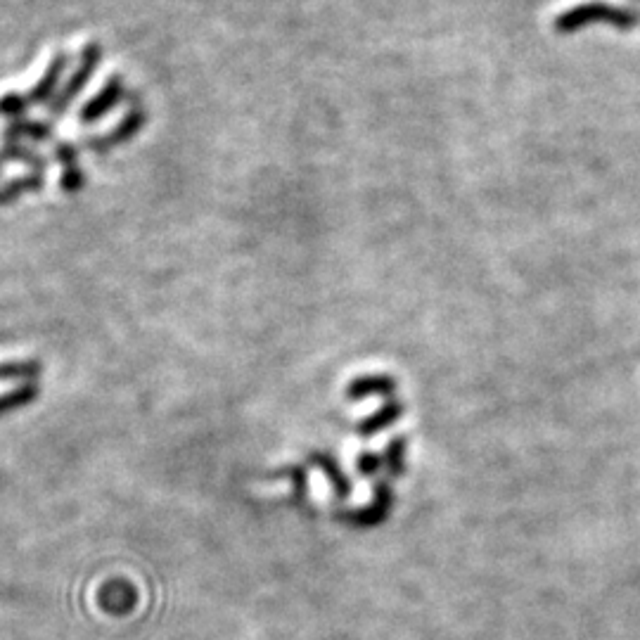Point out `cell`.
I'll return each instance as SVG.
<instances>
[{"mask_svg": "<svg viewBox=\"0 0 640 640\" xmlns=\"http://www.w3.org/2000/svg\"><path fill=\"white\" fill-rule=\"evenodd\" d=\"M27 110H31L29 100H27V93H5L0 95V117L3 119H19L27 114Z\"/></svg>", "mask_w": 640, "mask_h": 640, "instance_id": "ac0fdd59", "label": "cell"}, {"mask_svg": "<svg viewBox=\"0 0 640 640\" xmlns=\"http://www.w3.org/2000/svg\"><path fill=\"white\" fill-rule=\"evenodd\" d=\"M406 448H408V441L403 434H396V437L387 444V448H384L382 458H384V470H387V479H399L403 472H406Z\"/></svg>", "mask_w": 640, "mask_h": 640, "instance_id": "9a60e30c", "label": "cell"}, {"mask_svg": "<svg viewBox=\"0 0 640 640\" xmlns=\"http://www.w3.org/2000/svg\"><path fill=\"white\" fill-rule=\"evenodd\" d=\"M102 62V46L98 41H88L81 50L79 62H76L74 72L67 76V81H62V88L57 91L55 100L48 105V119H60L69 107L74 105V100L86 91V86L98 72Z\"/></svg>", "mask_w": 640, "mask_h": 640, "instance_id": "6da1fadb", "label": "cell"}, {"mask_svg": "<svg viewBox=\"0 0 640 640\" xmlns=\"http://www.w3.org/2000/svg\"><path fill=\"white\" fill-rule=\"evenodd\" d=\"M53 159L62 166H74L79 164V147L74 143H67V140H55L53 143Z\"/></svg>", "mask_w": 640, "mask_h": 640, "instance_id": "ffe728a7", "label": "cell"}, {"mask_svg": "<svg viewBox=\"0 0 640 640\" xmlns=\"http://www.w3.org/2000/svg\"><path fill=\"white\" fill-rule=\"evenodd\" d=\"M98 603L102 610L112 614H126L136 605V588L126 584V581H107V584L100 588Z\"/></svg>", "mask_w": 640, "mask_h": 640, "instance_id": "30bf717a", "label": "cell"}, {"mask_svg": "<svg viewBox=\"0 0 640 640\" xmlns=\"http://www.w3.org/2000/svg\"><path fill=\"white\" fill-rule=\"evenodd\" d=\"M60 188L67 192V195H76V192H81L83 188H86V174H83V169L79 164L64 166L62 174H60Z\"/></svg>", "mask_w": 640, "mask_h": 640, "instance_id": "d6986e66", "label": "cell"}, {"mask_svg": "<svg viewBox=\"0 0 640 640\" xmlns=\"http://www.w3.org/2000/svg\"><path fill=\"white\" fill-rule=\"evenodd\" d=\"M593 22H610L612 27L629 31L638 24V17L633 15L631 10L614 8L610 3H584L562 12V15L555 19V31H558V34H572V31L584 29Z\"/></svg>", "mask_w": 640, "mask_h": 640, "instance_id": "7a4b0ae2", "label": "cell"}, {"mask_svg": "<svg viewBox=\"0 0 640 640\" xmlns=\"http://www.w3.org/2000/svg\"><path fill=\"white\" fill-rule=\"evenodd\" d=\"M356 465H358V472H361L363 477H377V475H380L382 467H384V458L380 456V453L366 451V453H361V456H358Z\"/></svg>", "mask_w": 640, "mask_h": 640, "instance_id": "44dd1931", "label": "cell"}, {"mask_svg": "<svg viewBox=\"0 0 640 640\" xmlns=\"http://www.w3.org/2000/svg\"><path fill=\"white\" fill-rule=\"evenodd\" d=\"M309 463L316 465L318 470H323L325 479H328L332 491H335L337 501H347V498L351 496V482H349V477L344 475V470L339 467L337 460L325 451H313V453H309Z\"/></svg>", "mask_w": 640, "mask_h": 640, "instance_id": "8fae6325", "label": "cell"}, {"mask_svg": "<svg viewBox=\"0 0 640 640\" xmlns=\"http://www.w3.org/2000/svg\"><path fill=\"white\" fill-rule=\"evenodd\" d=\"M41 373H43L41 361H8V363H0V380L36 382V377Z\"/></svg>", "mask_w": 640, "mask_h": 640, "instance_id": "2e32d148", "label": "cell"}, {"mask_svg": "<svg viewBox=\"0 0 640 640\" xmlns=\"http://www.w3.org/2000/svg\"><path fill=\"white\" fill-rule=\"evenodd\" d=\"M396 384L394 377L389 375H361L356 380H351L344 389V396L349 401H361L368 399V396H384V399H392L396 394Z\"/></svg>", "mask_w": 640, "mask_h": 640, "instance_id": "ba28073f", "label": "cell"}, {"mask_svg": "<svg viewBox=\"0 0 640 640\" xmlns=\"http://www.w3.org/2000/svg\"><path fill=\"white\" fill-rule=\"evenodd\" d=\"M0 162L8 164V162H15V164H24L29 166L34 174H46L48 169V159L41 155V152H36L34 147H29L27 143H3L0 145Z\"/></svg>", "mask_w": 640, "mask_h": 640, "instance_id": "7c38bea8", "label": "cell"}, {"mask_svg": "<svg viewBox=\"0 0 640 640\" xmlns=\"http://www.w3.org/2000/svg\"><path fill=\"white\" fill-rule=\"evenodd\" d=\"M275 477H287L294 486V501L304 503L306 494H309V477H306L304 465H285L280 470L273 472Z\"/></svg>", "mask_w": 640, "mask_h": 640, "instance_id": "e0dca14e", "label": "cell"}, {"mask_svg": "<svg viewBox=\"0 0 640 640\" xmlns=\"http://www.w3.org/2000/svg\"><path fill=\"white\" fill-rule=\"evenodd\" d=\"M0 171H3V162H0Z\"/></svg>", "mask_w": 640, "mask_h": 640, "instance_id": "7402d4cb", "label": "cell"}, {"mask_svg": "<svg viewBox=\"0 0 640 640\" xmlns=\"http://www.w3.org/2000/svg\"><path fill=\"white\" fill-rule=\"evenodd\" d=\"M38 396H41V387L38 382H24L19 387L12 389V392L0 394V415H8L12 411H19V408L29 406L34 403Z\"/></svg>", "mask_w": 640, "mask_h": 640, "instance_id": "5bb4252c", "label": "cell"}, {"mask_svg": "<svg viewBox=\"0 0 640 640\" xmlns=\"http://www.w3.org/2000/svg\"><path fill=\"white\" fill-rule=\"evenodd\" d=\"M145 124H147V112L136 102V105L128 107V110L124 112V117H121L117 124L110 128V131L100 133V136L88 138L86 147L91 152H95V155H107V152H114V150H119L121 145L131 143V140L136 138L140 131H143Z\"/></svg>", "mask_w": 640, "mask_h": 640, "instance_id": "277c9868", "label": "cell"}, {"mask_svg": "<svg viewBox=\"0 0 640 640\" xmlns=\"http://www.w3.org/2000/svg\"><path fill=\"white\" fill-rule=\"evenodd\" d=\"M67 64H69V57L64 53H57V55L50 57L46 72H43L41 79L36 81V86L27 93V100H29L31 107L50 105V102L55 100L57 91L62 88V79H64V72H67Z\"/></svg>", "mask_w": 640, "mask_h": 640, "instance_id": "8992f818", "label": "cell"}, {"mask_svg": "<svg viewBox=\"0 0 640 640\" xmlns=\"http://www.w3.org/2000/svg\"><path fill=\"white\" fill-rule=\"evenodd\" d=\"M43 183H46V176L34 174V171H29V174L17 176V178H12V181L3 183L0 185V207H8V204L17 202L22 195H29V192L41 190Z\"/></svg>", "mask_w": 640, "mask_h": 640, "instance_id": "4fadbf2b", "label": "cell"}, {"mask_svg": "<svg viewBox=\"0 0 640 640\" xmlns=\"http://www.w3.org/2000/svg\"><path fill=\"white\" fill-rule=\"evenodd\" d=\"M394 508V489L389 479H375L373 482V501L366 508L342 510L337 512V520L349 524L354 529H373L387 522L389 512Z\"/></svg>", "mask_w": 640, "mask_h": 640, "instance_id": "3957f363", "label": "cell"}, {"mask_svg": "<svg viewBox=\"0 0 640 640\" xmlns=\"http://www.w3.org/2000/svg\"><path fill=\"white\" fill-rule=\"evenodd\" d=\"M55 138L53 124L41 119H29L19 117L8 121V126L3 128V140L5 143H48Z\"/></svg>", "mask_w": 640, "mask_h": 640, "instance_id": "52a82bcc", "label": "cell"}, {"mask_svg": "<svg viewBox=\"0 0 640 640\" xmlns=\"http://www.w3.org/2000/svg\"><path fill=\"white\" fill-rule=\"evenodd\" d=\"M403 413H406L403 401L394 399L392 396V399L384 401L373 415H368V418H363L361 422H358V434H361V437H373V434H380V432L387 430V427H392L394 422H399Z\"/></svg>", "mask_w": 640, "mask_h": 640, "instance_id": "9c48e42d", "label": "cell"}, {"mask_svg": "<svg viewBox=\"0 0 640 640\" xmlns=\"http://www.w3.org/2000/svg\"><path fill=\"white\" fill-rule=\"evenodd\" d=\"M126 98V83L119 74H112L110 79L105 81V86L100 88L98 93L93 95L91 100H86V105L81 107L79 112V124H98L107 117V114L117 110V107Z\"/></svg>", "mask_w": 640, "mask_h": 640, "instance_id": "5b68a950", "label": "cell"}]
</instances>
